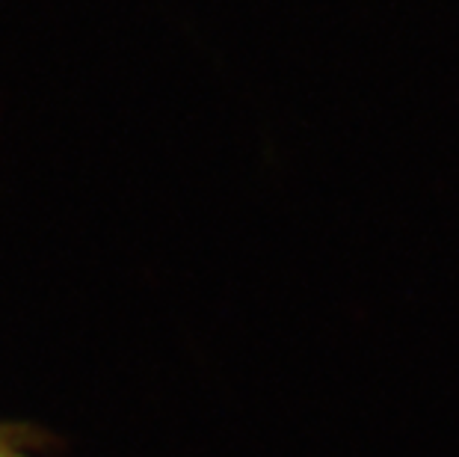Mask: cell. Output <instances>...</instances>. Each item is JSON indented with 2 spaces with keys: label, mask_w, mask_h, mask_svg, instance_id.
Listing matches in <instances>:
<instances>
[{
  "label": "cell",
  "mask_w": 459,
  "mask_h": 457,
  "mask_svg": "<svg viewBox=\"0 0 459 457\" xmlns=\"http://www.w3.org/2000/svg\"><path fill=\"white\" fill-rule=\"evenodd\" d=\"M0 457H27L22 445L15 443V434L4 431V427H0Z\"/></svg>",
  "instance_id": "cell-1"
}]
</instances>
